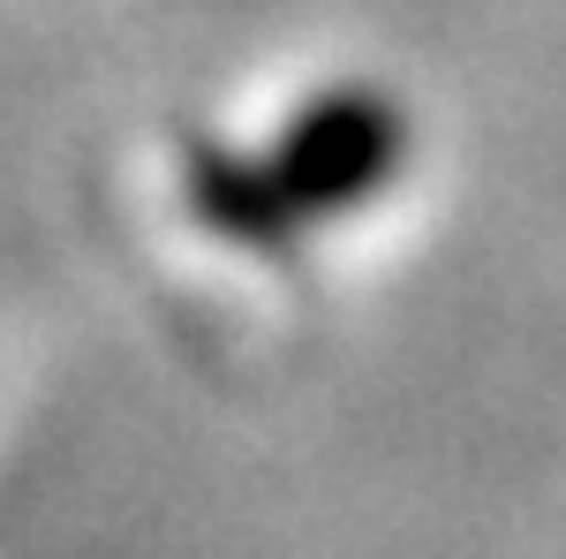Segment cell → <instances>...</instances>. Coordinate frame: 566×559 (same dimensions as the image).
<instances>
[{
	"mask_svg": "<svg viewBox=\"0 0 566 559\" xmlns=\"http://www.w3.org/2000/svg\"><path fill=\"white\" fill-rule=\"evenodd\" d=\"M392 159H400V114L378 91H333L272 144L264 167L205 159L197 197L234 235H280L287 219L355 205L363 189H378L392 174Z\"/></svg>",
	"mask_w": 566,
	"mask_h": 559,
	"instance_id": "obj_1",
	"label": "cell"
}]
</instances>
